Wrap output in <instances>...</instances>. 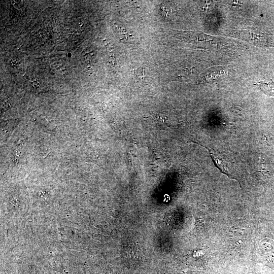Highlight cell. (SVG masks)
Listing matches in <instances>:
<instances>
[{
  "label": "cell",
  "instance_id": "obj_2",
  "mask_svg": "<svg viewBox=\"0 0 274 274\" xmlns=\"http://www.w3.org/2000/svg\"><path fill=\"white\" fill-rule=\"evenodd\" d=\"M256 84L266 94L274 96V82L259 81Z\"/></svg>",
  "mask_w": 274,
  "mask_h": 274
},
{
  "label": "cell",
  "instance_id": "obj_4",
  "mask_svg": "<svg viewBox=\"0 0 274 274\" xmlns=\"http://www.w3.org/2000/svg\"><path fill=\"white\" fill-rule=\"evenodd\" d=\"M32 84L35 87H38L39 86V82L35 80L33 82H32Z\"/></svg>",
  "mask_w": 274,
  "mask_h": 274
},
{
  "label": "cell",
  "instance_id": "obj_3",
  "mask_svg": "<svg viewBox=\"0 0 274 274\" xmlns=\"http://www.w3.org/2000/svg\"><path fill=\"white\" fill-rule=\"evenodd\" d=\"M133 74L138 80H143L145 77V72L143 67H140L133 71Z\"/></svg>",
  "mask_w": 274,
  "mask_h": 274
},
{
  "label": "cell",
  "instance_id": "obj_1",
  "mask_svg": "<svg viewBox=\"0 0 274 274\" xmlns=\"http://www.w3.org/2000/svg\"><path fill=\"white\" fill-rule=\"evenodd\" d=\"M235 35L257 45L268 46L270 43L268 37L265 35L254 33L252 31H241L237 34L236 33Z\"/></svg>",
  "mask_w": 274,
  "mask_h": 274
}]
</instances>
